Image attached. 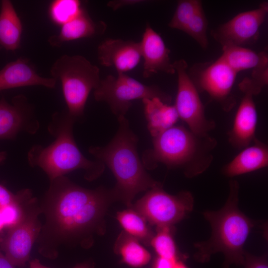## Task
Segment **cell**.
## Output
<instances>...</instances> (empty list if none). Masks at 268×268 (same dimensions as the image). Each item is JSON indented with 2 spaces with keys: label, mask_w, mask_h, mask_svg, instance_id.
Masks as SVG:
<instances>
[{
  "label": "cell",
  "mask_w": 268,
  "mask_h": 268,
  "mask_svg": "<svg viewBox=\"0 0 268 268\" xmlns=\"http://www.w3.org/2000/svg\"><path fill=\"white\" fill-rule=\"evenodd\" d=\"M6 158V153L5 151H0V164L3 162Z\"/></svg>",
  "instance_id": "37"
},
{
  "label": "cell",
  "mask_w": 268,
  "mask_h": 268,
  "mask_svg": "<svg viewBox=\"0 0 268 268\" xmlns=\"http://www.w3.org/2000/svg\"><path fill=\"white\" fill-rule=\"evenodd\" d=\"M194 205V199L191 192L185 191L172 195L161 187L149 190L136 201L134 209L157 227H170L186 217Z\"/></svg>",
  "instance_id": "8"
},
{
  "label": "cell",
  "mask_w": 268,
  "mask_h": 268,
  "mask_svg": "<svg viewBox=\"0 0 268 268\" xmlns=\"http://www.w3.org/2000/svg\"><path fill=\"white\" fill-rule=\"evenodd\" d=\"M31 197L29 190L26 189L14 194L0 184V209L9 204L21 202Z\"/></svg>",
  "instance_id": "31"
},
{
  "label": "cell",
  "mask_w": 268,
  "mask_h": 268,
  "mask_svg": "<svg viewBox=\"0 0 268 268\" xmlns=\"http://www.w3.org/2000/svg\"><path fill=\"white\" fill-rule=\"evenodd\" d=\"M31 198H32L30 197L21 202L9 204L0 209L4 228L10 229L21 222L25 213L21 205Z\"/></svg>",
  "instance_id": "30"
},
{
  "label": "cell",
  "mask_w": 268,
  "mask_h": 268,
  "mask_svg": "<svg viewBox=\"0 0 268 268\" xmlns=\"http://www.w3.org/2000/svg\"><path fill=\"white\" fill-rule=\"evenodd\" d=\"M201 7L202 2L200 0H179L174 14L168 23V26L184 31L187 24Z\"/></svg>",
  "instance_id": "27"
},
{
  "label": "cell",
  "mask_w": 268,
  "mask_h": 268,
  "mask_svg": "<svg viewBox=\"0 0 268 268\" xmlns=\"http://www.w3.org/2000/svg\"><path fill=\"white\" fill-rule=\"evenodd\" d=\"M229 187V196L224 206L218 210L203 213L211 227L210 237L195 244L197 249L195 257L198 261L206 262L213 254L221 253L225 257L224 268L232 264L243 265L244 246L255 226V222L239 209L238 182L231 179Z\"/></svg>",
  "instance_id": "5"
},
{
  "label": "cell",
  "mask_w": 268,
  "mask_h": 268,
  "mask_svg": "<svg viewBox=\"0 0 268 268\" xmlns=\"http://www.w3.org/2000/svg\"><path fill=\"white\" fill-rule=\"evenodd\" d=\"M150 244L158 257L177 260V248L170 227H157V233L153 235Z\"/></svg>",
  "instance_id": "26"
},
{
  "label": "cell",
  "mask_w": 268,
  "mask_h": 268,
  "mask_svg": "<svg viewBox=\"0 0 268 268\" xmlns=\"http://www.w3.org/2000/svg\"><path fill=\"white\" fill-rule=\"evenodd\" d=\"M73 268H90L89 267L85 264H81L77 265L74 267Z\"/></svg>",
  "instance_id": "40"
},
{
  "label": "cell",
  "mask_w": 268,
  "mask_h": 268,
  "mask_svg": "<svg viewBox=\"0 0 268 268\" xmlns=\"http://www.w3.org/2000/svg\"><path fill=\"white\" fill-rule=\"evenodd\" d=\"M243 266L245 268H268V261L266 255L256 257L245 253Z\"/></svg>",
  "instance_id": "32"
},
{
  "label": "cell",
  "mask_w": 268,
  "mask_h": 268,
  "mask_svg": "<svg viewBox=\"0 0 268 268\" xmlns=\"http://www.w3.org/2000/svg\"><path fill=\"white\" fill-rule=\"evenodd\" d=\"M83 9L78 0H56L49 6V15L54 23L62 26L76 17Z\"/></svg>",
  "instance_id": "25"
},
{
  "label": "cell",
  "mask_w": 268,
  "mask_h": 268,
  "mask_svg": "<svg viewBox=\"0 0 268 268\" xmlns=\"http://www.w3.org/2000/svg\"><path fill=\"white\" fill-rule=\"evenodd\" d=\"M30 268H50L41 264L38 259L32 260L30 262Z\"/></svg>",
  "instance_id": "36"
},
{
  "label": "cell",
  "mask_w": 268,
  "mask_h": 268,
  "mask_svg": "<svg viewBox=\"0 0 268 268\" xmlns=\"http://www.w3.org/2000/svg\"><path fill=\"white\" fill-rule=\"evenodd\" d=\"M39 127L33 106L24 95L14 97L11 104L3 97L0 100V139H14L20 132L34 134Z\"/></svg>",
  "instance_id": "13"
},
{
  "label": "cell",
  "mask_w": 268,
  "mask_h": 268,
  "mask_svg": "<svg viewBox=\"0 0 268 268\" xmlns=\"http://www.w3.org/2000/svg\"><path fill=\"white\" fill-rule=\"evenodd\" d=\"M113 190L82 188L65 176L50 181L45 195V230L58 241L94 230L102 220Z\"/></svg>",
  "instance_id": "1"
},
{
  "label": "cell",
  "mask_w": 268,
  "mask_h": 268,
  "mask_svg": "<svg viewBox=\"0 0 268 268\" xmlns=\"http://www.w3.org/2000/svg\"><path fill=\"white\" fill-rule=\"evenodd\" d=\"M146 1L143 0H115L109 1L107 5L113 10H116L125 6L140 4Z\"/></svg>",
  "instance_id": "33"
},
{
  "label": "cell",
  "mask_w": 268,
  "mask_h": 268,
  "mask_svg": "<svg viewBox=\"0 0 268 268\" xmlns=\"http://www.w3.org/2000/svg\"><path fill=\"white\" fill-rule=\"evenodd\" d=\"M119 127L114 137L103 146H90L89 152L112 171L117 183L113 189L115 199L132 205L141 192L162 187L146 172L139 156L138 138L125 116L118 117Z\"/></svg>",
  "instance_id": "2"
},
{
  "label": "cell",
  "mask_w": 268,
  "mask_h": 268,
  "mask_svg": "<svg viewBox=\"0 0 268 268\" xmlns=\"http://www.w3.org/2000/svg\"><path fill=\"white\" fill-rule=\"evenodd\" d=\"M175 268H188L182 262L177 261Z\"/></svg>",
  "instance_id": "38"
},
{
  "label": "cell",
  "mask_w": 268,
  "mask_h": 268,
  "mask_svg": "<svg viewBox=\"0 0 268 268\" xmlns=\"http://www.w3.org/2000/svg\"><path fill=\"white\" fill-rule=\"evenodd\" d=\"M207 26L208 21L203 7H201L187 24L183 32L193 38L202 49L205 50L208 44L207 36Z\"/></svg>",
  "instance_id": "28"
},
{
  "label": "cell",
  "mask_w": 268,
  "mask_h": 268,
  "mask_svg": "<svg viewBox=\"0 0 268 268\" xmlns=\"http://www.w3.org/2000/svg\"><path fill=\"white\" fill-rule=\"evenodd\" d=\"M4 228V223L0 212V232Z\"/></svg>",
  "instance_id": "39"
},
{
  "label": "cell",
  "mask_w": 268,
  "mask_h": 268,
  "mask_svg": "<svg viewBox=\"0 0 268 268\" xmlns=\"http://www.w3.org/2000/svg\"><path fill=\"white\" fill-rule=\"evenodd\" d=\"M268 11V2H263L256 9L238 14L212 30L211 34L222 47H245L253 45L259 37L260 28L265 21Z\"/></svg>",
  "instance_id": "11"
},
{
  "label": "cell",
  "mask_w": 268,
  "mask_h": 268,
  "mask_svg": "<svg viewBox=\"0 0 268 268\" xmlns=\"http://www.w3.org/2000/svg\"><path fill=\"white\" fill-rule=\"evenodd\" d=\"M56 79L38 75L26 59L19 58L7 64L0 70V92L13 88L40 85L53 88Z\"/></svg>",
  "instance_id": "17"
},
{
  "label": "cell",
  "mask_w": 268,
  "mask_h": 268,
  "mask_svg": "<svg viewBox=\"0 0 268 268\" xmlns=\"http://www.w3.org/2000/svg\"><path fill=\"white\" fill-rule=\"evenodd\" d=\"M253 142L222 167L223 175L232 178L268 167V145L257 137Z\"/></svg>",
  "instance_id": "18"
},
{
  "label": "cell",
  "mask_w": 268,
  "mask_h": 268,
  "mask_svg": "<svg viewBox=\"0 0 268 268\" xmlns=\"http://www.w3.org/2000/svg\"><path fill=\"white\" fill-rule=\"evenodd\" d=\"M38 214L36 211L25 212L20 223L8 229L1 241L4 255L15 267L24 266L29 259L32 247L41 228Z\"/></svg>",
  "instance_id": "12"
},
{
  "label": "cell",
  "mask_w": 268,
  "mask_h": 268,
  "mask_svg": "<svg viewBox=\"0 0 268 268\" xmlns=\"http://www.w3.org/2000/svg\"><path fill=\"white\" fill-rule=\"evenodd\" d=\"M177 260L158 257L154 264V268H175Z\"/></svg>",
  "instance_id": "34"
},
{
  "label": "cell",
  "mask_w": 268,
  "mask_h": 268,
  "mask_svg": "<svg viewBox=\"0 0 268 268\" xmlns=\"http://www.w3.org/2000/svg\"><path fill=\"white\" fill-rule=\"evenodd\" d=\"M97 56L102 66L113 67L118 73H126L134 68L140 61L139 42L107 38L99 44Z\"/></svg>",
  "instance_id": "14"
},
{
  "label": "cell",
  "mask_w": 268,
  "mask_h": 268,
  "mask_svg": "<svg viewBox=\"0 0 268 268\" xmlns=\"http://www.w3.org/2000/svg\"><path fill=\"white\" fill-rule=\"evenodd\" d=\"M198 91L206 92L225 112L236 105L232 93L237 73L220 57L214 62L198 63L188 71Z\"/></svg>",
  "instance_id": "9"
},
{
  "label": "cell",
  "mask_w": 268,
  "mask_h": 268,
  "mask_svg": "<svg viewBox=\"0 0 268 268\" xmlns=\"http://www.w3.org/2000/svg\"><path fill=\"white\" fill-rule=\"evenodd\" d=\"M52 77L61 81L68 112L77 120L84 113L92 90L101 80L100 69L81 55H64L54 63Z\"/></svg>",
  "instance_id": "6"
},
{
  "label": "cell",
  "mask_w": 268,
  "mask_h": 268,
  "mask_svg": "<svg viewBox=\"0 0 268 268\" xmlns=\"http://www.w3.org/2000/svg\"><path fill=\"white\" fill-rule=\"evenodd\" d=\"M115 250L121 255L123 262L139 268L147 264L151 255L139 242V240L126 232L121 234L115 245Z\"/></svg>",
  "instance_id": "23"
},
{
  "label": "cell",
  "mask_w": 268,
  "mask_h": 268,
  "mask_svg": "<svg viewBox=\"0 0 268 268\" xmlns=\"http://www.w3.org/2000/svg\"><path fill=\"white\" fill-rule=\"evenodd\" d=\"M77 120L67 110L54 113L48 126L54 141L46 147L34 145L28 152L29 165L41 168L50 181L78 169L83 170L85 178L91 181L104 170L103 162L88 159L78 147L73 134V125Z\"/></svg>",
  "instance_id": "4"
},
{
  "label": "cell",
  "mask_w": 268,
  "mask_h": 268,
  "mask_svg": "<svg viewBox=\"0 0 268 268\" xmlns=\"http://www.w3.org/2000/svg\"><path fill=\"white\" fill-rule=\"evenodd\" d=\"M139 42L141 58L144 60V78H148L159 72L175 73L173 63L170 61V50L161 36L148 23Z\"/></svg>",
  "instance_id": "15"
},
{
  "label": "cell",
  "mask_w": 268,
  "mask_h": 268,
  "mask_svg": "<svg viewBox=\"0 0 268 268\" xmlns=\"http://www.w3.org/2000/svg\"><path fill=\"white\" fill-rule=\"evenodd\" d=\"M217 144L209 134H198L175 125L152 137V147L143 152L141 159L145 169H153L162 163L170 169H180L192 178L210 167Z\"/></svg>",
  "instance_id": "3"
},
{
  "label": "cell",
  "mask_w": 268,
  "mask_h": 268,
  "mask_svg": "<svg viewBox=\"0 0 268 268\" xmlns=\"http://www.w3.org/2000/svg\"><path fill=\"white\" fill-rule=\"evenodd\" d=\"M106 27L103 21H94L83 9L76 17L62 25L59 33L51 36L48 42L52 46L59 47L66 42L102 35Z\"/></svg>",
  "instance_id": "19"
},
{
  "label": "cell",
  "mask_w": 268,
  "mask_h": 268,
  "mask_svg": "<svg viewBox=\"0 0 268 268\" xmlns=\"http://www.w3.org/2000/svg\"><path fill=\"white\" fill-rule=\"evenodd\" d=\"M22 25L12 2H1L0 9V50L14 51L20 45Z\"/></svg>",
  "instance_id": "21"
},
{
  "label": "cell",
  "mask_w": 268,
  "mask_h": 268,
  "mask_svg": "<svg viewBox=\"0 0 268 268\" xmlns=\"http://www.w3.org/2000/svg\"><path fill=\"white\" fill-rule=\"evenodd\" d=\"M268 83V67L252 70L251 77L245 78L239 84L243 94L257 95Z\"/></svg>",
  "instance_id": "29"
},
{
  "label": "cell",
  "mask_w": 268,
  "mask_h": 268,
  "mask_svg": "<svg viewBox=\"0 0 268 268\" xmlns=\"http://www.w3.org/2000/svg\"><path fill=\"white\" fill-rule=\"evenodd\" d=\"M94 97L107 103L117 118L125 116L135 100L157 97L168 104L172 101L171 96L158 86L144 84L124 73L101 79L94 89Z\"/></svg>",
  "instance_id": "7"
},
{
  "label": "cell",
  "mask_w": 268,
  "mask_h": 268,
  "mask_svg": "<svg viewBox=\"0 0 268 268\" xmlns=\"http://www.w3.org/2000/svg\"><path fill=\"white\" fill-rule=\"evenodd\" d=\"M0 268H15L0 250Z\"/></svg>",
  "instance_id": "35"
},
{
  "label": "cell",
  "mask_w": 268,
  "mask_h": 268,
  "mask_svg": "<svg viewBox=\"0 0 268 268\" xmlns=\"http://www.w3.org/2000/svg\"><path fill=\"white\" fill-rule=\"evenodd\" d=\"M147 129L154 137L175 126L179 119L174 105L164 103L157 97L142 100Z\"/></svg>",
  "instance_id": "20"
},
{
  "label": "cell",
  "mask_w": 268,
  "mask_h": 268,
  "mask_svg": "<svg viewBox=\"0 0 268 268\" xmlns=\"http://www.w3.org/2000/svg\"><path fill=\"white\" fill-rule=\"evenodd\" d=\"M177 75V92L174 105L179 119L187 128L198 134H209L216 127L214 121L207 119L199 91L191 79L188 64L183 59L173 63Z\"/></svg>",
  "instance_id": "10"
},
{
  "label": "cell",
  "mask_w": 268,
  "mask_h": 268,
  "mask_svg": "<svg viewBox=\"0 0 268 268\" xmlns=\"http://www.w3.org/2000/svg\"><path fill=\"white\" fill-rule=\"evenodd\" d=\"M258 114L253 96L244 94L234 117L232 127L228 133L229 143L241 149L250 145L255 139Z\"/></svg>",
  "instance_id": "16"
},
{
  "label": "cell",
  "mask_w": 268,
  "mask_h": 268,
  "mask_svg": "<svg viewBox=\"0 0 268 268\" xmlns=\"http://www.w3.org/2000/svg\"><path fill=\"white\" fill-rule=\"evenodd\" d=\"M117 218L126 233L138 240L150 244L153 234L146 225L145 218L138 212L131 209L120 211Z\"/></svg>",
  "instance_id": "24"
},
{
  "label": "cell",
  "mask_w": 268,
  "mask_h": 268,
  "mask_svg": "<svg viewBox=\"0 0 268 268\" xmlns=\"http://www.w3.org/2000/svg\"><path fill=\"white\" fill-rule=\"evenodd\" d=\"M220 58L237 73L241 71L268 67V55L265 50L256 53L243 47H222Z\"/></svg>",
  "instance_id": "22"
}]
</instances>
